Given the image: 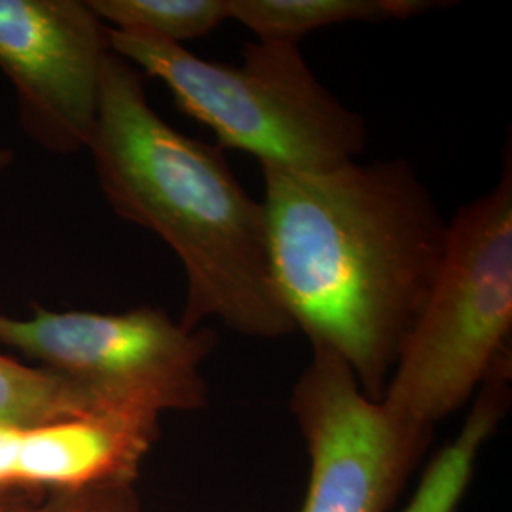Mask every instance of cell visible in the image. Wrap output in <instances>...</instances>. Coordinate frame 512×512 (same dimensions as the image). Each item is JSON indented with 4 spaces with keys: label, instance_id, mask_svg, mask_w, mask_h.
Segmentation results:
<instances>
[{
    "label": "cell",
    "instance_id": "6da1fadb",
    "mask_svg": "<svg viewBox=\"0 0 512 512\" xmlns=\"http://www.w3.org/2000/svg\"><path fill=\"white\" fill-rule=\"evenodd\" d=\"M275 293L311 348L384 399L444 255L448 220L404 160L325 171L262 167Z\"/></svg>",
    "mask_w": 512,
    "mask_h": 512
},
{
    "label": "cell",
    "instance_id": "7a4b0ae2",
    "mask_svg": "<svg viewBox=\"0 0 512 512\" xmlns=\"http://www.w3.org/2000/svg\"><path fill=\"white\" fill-rule=\"evenodd\" d=\"M88 150L114 213L179 256L184 329L219 319L253 338L293 332L275 293L264 205L239 184L224 148L184 135L150 107L141 71L112 50Z\"/></svg>",
    "mask_w": 512,
    "mask_h": 512
},
{
    "label": "cell",
    "instance_id": "3957f363",
    "mask_svg": "<svg viewBox=\"0 0 512 512\" xmlns=\"http://www.w3.org/2000/svg\"><path fill=\"white\" fill-rule=\"evenodd\" d=\"M109 44L164 82L177 107L211 129L220 148L247 152L260 167L325 171L365 152V120L319 82L298 42L258 38L238 65L112 29Z\"/></svg>",
    "mask_w": 512,
    "mask_h": 512
},
{
    "label": "cell",
    "instance_id": "277c9868",
    "mask_svg": "<svg viewBox=\"0 0 512 512\" xmlns=\"http://www.w3.org/2000/svg\"><path fill=\"white\" fill-rule=\"evenodd\" d=\"M512 330L511 147L492 190L448 220L433 287L404 338L382 403L435 429L469 403L509 355Z\"/></svg>",
    "mask_w": 512,
    "mask_h": 512
},
{
    "label": "cell",
    "instance_id": "5b68a950",
    "mask_svg": "<svg viewBox=\"0 0 512 512\" xmlns=\"http://www.w3.org/2000/svg\"><path fill=\"white\" fill-rule=\"evenodd\" d=\"M0 344L92 389L107 403L162 416L207 406L202 365L217 344L209 329H184L164 310L52 311L31 319L0 313Z\"/></svg>",
    "mask_w": 512,
    "mask_h": 512
},
{
    "label": "cell",
    "instance_id": "8992f818",
    "mask_svg": "<svg viewBox=\"0 0 512 512\" xmlns=\"http://www.w3.org/2000/svg\"><path fill=\"white\" fill-rule=\"evenodd\" d=\"M291 410L310 458L302 512H389L433 439V429L368 399L330 349L311 348Z\"/></svg>",
    "mask_w": 512,
    "mask_h": 512
},
{
    "label": "cell",
    "instance_id": "52a82bcc",
    "mask_svg": "<svg viewBox=\"0 0 512 512\" xmlns=\"http://www.w3.org/2000/svg\"><path fill=\"white\" fill-rule=\"evenodd\" d=\"M109 54V27L88 2L0 0V69L42 147H90Z\"/></svg>",
    "mask_w": 512,
    "mask_h": 512
},
{
    "label": "cell",
    "instance_id": "ba28073f",
    "mask_svg": "<svg viewBox=\"0 0 512 512\" xmlns=\"http://www.w3.org/2000/svg\"><path fill=\"white\" fill-rule=\"evenodd\" d=\"M160 418L122 410L42 427H0V490L57 492L135 484Z\"/></svg>",
    "mask_w": 512,
    "mask_h": 512
},
{
    "label": "cell",
    "instance_id": "9c48e42d",
    "mask_svg": "<svg viewBox=\"0 0 512 512\" xmlns=\"http://www.w3.org/2000/svg\"><path fill=\"white\" fill-rule=\"evenodd\" d=\"M511 404V368L497 366L476 391L456 439L429 463L404 512H456L475 473L476 459Z\"/></svg>",
    "mask_w": 512,
    "mask_h": 512
},
{
    "label": "cell",
    "instance_id": "30bf717a",
    "mask_svg": "<svg viewBox=\"0 0 512 512\" xmlns=\"http://www.w3.org/2000/svg\"><path fill=\"white\" fill-rule=\"evenodd\" d=\"M427 0H228V16L258 38L293 40L342 23H389L433 8Z\"/></svg>",
    "mask_w": 512,
    "mask_h": 512
},
{
    "label": "cell",
    "instance_id": "8fae6325",
    "mask_svg": "<svg viewBox=\"0 0 512 512\" xmlns=\"http://www.w3.org/2000/svg\"><path fill=\"white\" fill-rule=\"evenodd\" d=\"M122 410L131 408L107 403L50 368H31L0 355V427H42Z\"/></svg>",
    "mask_w": 512,
    "mask_h": 512
},
{
    "label": "cell",
    "instance_id": "7c38bea8",
    "mask_svg": "<svg viewBox=\"0 0 512 512\" xmlns=\"http://www.w3.org/2000/svg\"><path fill=\"white\" fill-rule=\"evenodd\" d=\"M109 29L183 46L205 37L228 16V0H90Z\"/></svg>",
    "mask_w": 512,
    "mask_h": 512
},
{
    "label": "cell",
    "instance_id": "4fadbf2b",
    "mask_svg": "<svg viewBox=\"0 0 512 512\" xmlns=\"http://www.w3.org/2000/svg\"><path fill=\"white\" fill-rule=\"evenodd\" d=\"M19 512H143L135 484L114 482L57 490Z\"/></svg>",
    "mask_w": 512,
    "mask_h": 512
},
{
    "label": "cell",
    "instance_id": "5bb4252c",
    "mask_svg": "<svg viewBox=\"0 0 512 512\" xmlns=\"http://www.w3.org/2000/svg\"><path fill=\"white\" fill-rule=\"evenodd\" d=\"M46 494L31 490H0V512H19Z\"/></svg>",
    "mask_w": 512,
    "mask_h": 512
},
{
    "label": "cell",
    "instance_id": "9a60e30c",
    "mask_svg": "<svg viewBox=\"0 0 512 512\" xmlns=\"http://www.w3.org/2000/svg\"><path fill=\"white\" fill-rule=\"evenodd\" d=\"M10 162H12V152L0 148V171H2L6 165L10 164Z\"/></svg>",
    "mask_w": 512,
    "mask_h": 512
}]
</instances>
